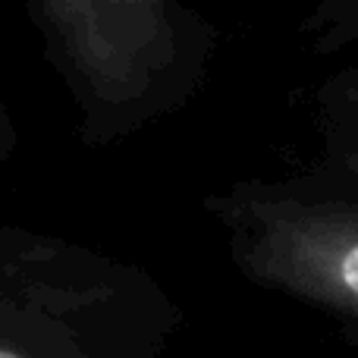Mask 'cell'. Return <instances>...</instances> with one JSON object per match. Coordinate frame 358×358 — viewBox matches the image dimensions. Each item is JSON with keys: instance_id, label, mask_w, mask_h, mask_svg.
Wrapping results in <instances>:
<instances>
[{"instance_id": "6da1fadb", "label": "cell", "mask_w": 358, "mask_h": 358, "mask_svg": "<svg viewBox=\"0 0 358 358\" xmlns=\"http://www.w3.org/2000/svg\"><path fill=\"white\" fill-rule=\"evenodd\" d=\"M25 13L88 148L192 104L217 57V25L176 0H29Z\"/></svg>"}, {"instance_id": "7a4b0ae2", "label": "cell", "mask_w": 358, "mask_h": 358, "mask_svg": "<svg viewBox=\"0 0 358 358\" xmlns=\"http://www.w3.org/2000/svg\"><path fill=\"white\" fill-rule=\"evenodd\" d=\"M179 321L142 267L0 227V358H164Z\"/></svg>"}, {"instance_id": "3957f363", "label": "cell", "mask_w": 358, "mask_h": 358, "mask_svg": "<svg viewBox=\"0 0 358 358\" xmlns=\"http://www.w3.org/2000/svg\"><path fill=\"white\" fill-rule=\"evenodd\" d=\"M204 210L248 283L324 315L358 346V198L305 170L236 179Z\"/></svg>"}, {"instance_id": "277c9868", "label": "cell", "mask_w": 358, "mask_h": 358, "mask_svg": "<svg viewBox=\"0 0 358 358\" xmlns=\"http://www.w3.org/2000/svg\"><path fill=\"white\" fill-rule=\"evenodd\" d=\"M302 35L321 57H343L315 88L317 126L358 129V0H324L302 19Z\"/></svg>"}, {"instance_id": "5b68a950", "label": "cell", "mask_w": 358, "mask_h": 358, "mask_svg": "<svg viewBox=\"0 0 358 358\" xmlns=\"http://www.w3.org/2000/svg\"><path fill=\"white\" fill-rule=\"evenodd\" d=\"M317 157L308 173L358 198V129L317 126Z\"/></svg>"}, {"instance_id": "8992f818", "label": "cell", "mask_w": 358, "mask_h": 358, "mask_svg": "<svg viewBox=\"0 0 358 358\" xmlns=\"http://www.w3.org/2000/svg\"><path fill=\"white\" fill-rule=\"evenodd\" d=\"M19 148V129H16V120H13L10 107L3 104L0 98V161H10Z\"/></svg>"}]
</instances>
